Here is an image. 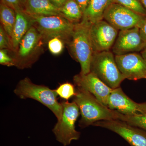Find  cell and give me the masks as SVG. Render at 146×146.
Listing matches in <instances>:
<instances>
[{"mask_svg": "<svg viewBox=\"0 0 146 146\" xmlns=\"http://www.w3.org/2000/svg\"><path fill=\"white\" fill-rule=\"evenodd\" d=\"M1 2L13 9L16 12L18 11L24 10L21 5L22 3L21 0H1Z\"/></svg>", "mask_w": 146, "mask_h": 146, "instance_id": "26", "label": "cell"}, {"mask_svg": "<svg viewBox=\"0 0 146 146\" xmlns=\"http://www.w3.org/2000/svg\"><path fill=\"white\" fill-rule=\"evenodd\" d=\"M141 54L146 61V46L141 52Z\"/></svg>", "mask_w": 146, "mask_h": 146, "instance_id": "30", "label": "cell"}, {"mask_svg": "<svg viewBox=\"0 0 146 146\" xmlns=\"http://www.w3.org/2000/svg\"><path fill=\"white\" fill-rule=\"evenodd\" d=\"M95 126L104 128L115 132L124 139L131 146H146V131L120 120L97 122Z\"/></svg>", "mask_w": 146, "mask_h": 146, "instance_id": "8", "label": "cell"}, {"mask_svg": "<svg viewBox=\"0 0 146 146\" xmlns=\"http://www.w3.org/2000/svg\"><path fill=\"white\" fill-rule=\"evenodd\" d=\"M146 18V16L112 3L106 9L104 20L120 31L135 27L140 28Z\"/></svg>", "mask_w": 146, "mask_h": 146, "instance_id": "7", "label": "cell"}, {"mask_svg": "<svg viewBox=\"0 0 146 146\" xmlns=\"http://www.w3.org/2000/svg\"><path fill=\"white\" fill-rule=\"evenodd\" d=\"M119 120L146 131V114L131 115L122 114Z\"/></svg>", "mask_w": 146, "mask_h": 146, "instance_id": "20", "label": "cell"}, {"mask_svg": "<svg viewBox=\"0 0 146 146\" xmlns=\"http://www.w3.org/2000/svg\"><path fill=\"white\" fill-rule=\"evenodd\" d=\"M112 2L126 7L136 13L146 16V9L140 0H112Z\"/></svg>", "mask_w": 146, "mask_h": 146, "instance_id": "21", "label": "cell"}, {"mask_svg": "<svg viewBox=\"0 0 146 146\" xmlns=\"http://www.w3.org/2000/svg\"><path fill=\"white\" fill-rule=\"evenodd\" d=\"M74 82L78 87L88 91L107 106L108 98L112 89L95 74L90 72L86 74H79L74 76Z\"/></svg>", "mask_w": 146, "mask_h": 146, "instance_id": "13", "label": "cell"}, {"mask_svg": "<svg viewBox=\"0 0 146 146\" xmlns=\"http://www.w3.org/2000/svg\"><path fill=\"white\" fill-rule=\"evenodd\" d=\"M53 5L60 9L67 2L68 0H49Z\"/></svg>", "mask_w": 146, "mask_h": 146, "instance_id": "29", "label": "cell"}, {"mask_svg": "<svg viewBox=\"0 0 146 146\" xmlns=\"http://www.w3.org/2000/svg\"><path fill=\"white\" fill-rule=\"evenodd\" d=\"M0 64L7 66H15L14 60L7 54L6 49L0 50Z\"/></svg>", "mask_w": 146, "mask_h": 146, "instance_id": "25", "label": "cell"}, {"mask_svg": "<svg viewBox=\"0 0 146 146\" xmlns=\"http://www.w3.org/2000/svg\"><path fill=\"white\" fill-rule=\"evenodd\" d=\"M55 91L60 98L67 101L76 95V91L74 86L69 82L60 84Z\"/></svg>", "mask_w": 146, "mask_h": 146, "instance_id": "22", "label": "cell"}, {"mask_svg": "<svg viewBox=\"0 0 146 146\" xmlns=\"http://www.w3.org/2000/svg\"><path fill=\"white\" fill-rule=\"evenodd\" d=\"M120 72L125 79L136 80L146 79V61L136 52L115 55Z\"/></svg>", "mask_w": 146, "mask_h": 146, "instance_id": "11", "label": "cell"}, {"mask_svg": "<svg viewBox=\"0 0 146 146\" xmlns=\"http://www.w3.org/2000/svg\"><path fill=\"white\" fill-rule=\"evenodd\" d=\"M91 24L82 20L74 25L72 37L68 44L73 57L80 64V74L91 72V65L94 51L90 36Z\"/></svg>", "mask_w": 146, "mask_h": 146, "instance_id": "2", "label": "cell"}, {"mask_svg": "<svg viewBox=\"0 0 146 146\" xmlns=\"http://www.w3.org/2000/svg\"><path fill=\"white\" fill-rule=\"evenodd\" d=\"M107 106L124 115L146 114V102L138 103L127 96L121 87L112 89Z\"/></svg>", "mask_w": 146, "mask_h": 146, "instance_id": "14", "label": "cell"}, {"mask_svg": "<svg viewBox=\"0 0 146 146\" xmlns=\"http://www.w3.org/2000/svg\"><path fill=\"white\" fill-rule=\"evenodd\" d=\"M140 31L142 38L146 42V18L140 27Z\"/></svg>", "mask_w": 146, "mask_h": 146, "instance_id": "28", "label": "cell"}, {"mask_svg": "<svg viewBox=\"0 0 146 146\" xmlns=\"http://www.w3.org/2000/svg\"><path fill=\"white\" fill-rule=\"evenodd\" d=\"M26 1L27 0H21V2H22V3L24 5L25 4Z\"/></svg>", "mask_w": 146, "mask_h": 146, "instance_id": "32", "label": "cell"}, {"mask_svg": "<svg viewBox=\"0 0 146 146\" xmlns=\"http://www.w3.org/2000/svg\"><path fill=\"white\" fill-rule=\"evenodd\" d=\"M143 6L146 9V0H140Z\"/></svg>", "mask_w": 146, "mask_h": 146, "instance_id": "31", "label": "cell"}, {"mask_svg": "<svg viewBox=\"0 0 146 146\" xmlns=\"http://www.w3.org/2000/svg\"><path fill=\"white\" fill-rule=\"evenodd\" d=\"M73 102L77 105L81 118L79 126L82 128L104 120H119L122 114L110 109L88 91L77 87Z\"/></svg>", "mask_w": 146, "mask_h": 146, "instance_id": "1", "label": "cell"}, {"mask_svg": "<svg viewBox=\"0 0 146 146\" xmlns=\"http://www.w3.org/2000/svg\"><path fill=\"white\" fill-rule=\"evenodd\" d=\"M24 6V11L29 15L62 16L59 9L53 5L49 0H27Z\"/></svg>", "mask_w": 146, "mask_h": 146, "instance_id": "15", "label": "cell"}, {"mask_svg": "<svg viewBox=\"0 0 146 146\" xmlns=\"http://www.w3.org/2000/svg\"><path fill=\"white\" fill-rule=\"evenodd\" d=\"M119 30L105 20L91 25L90 36L94 52L108 51L112 48Z\"/></svg>", "mask_w": 146, "mask_h": 146, "instance_id": "9", "label": "cell"}, {"mask_svg": "<svg viewBox=\"0 0 146 146\" xmlns=\"http://www.w3.org/2000/svg\"><path fill=\"white\" fill-rule=\"evenodd\" d=\"M42 39L37 30L32 26L19 44L17 54L13 58L15 66L21 69L30 67L34 61L33 54L39 48Z\"/></svg>", "mask_w": 146, "mask_h": 146, "instance_id": "10", "label": "cell"}, {"mask_svg": "<svg viewBox=\"0 0 146 146\" xmlns=\"http://www.w3.org/2000/svg\"><path fill=\"white\" fill-rule=\"evenodd\" d=\"M63 114L53 129L52 131L58 142L63 146L70 145L73 141L80 138V133L75 128V123L79 116V108L75 102L68 101L61 103Z\"/></svg>", "mask_w": 146, "mask_h": 146, "instance_id": "6", "label": "cell"}, {"mask_svg": "<svg viewBox=\"0 0 146 146\" xmlns=\"http://www.w3.org/2000/svg\"><path fill=\"white\" fill-rule=\"evenodd\" d=\"M42 39L49 40L58 37L68 44L72 34L75 24L61 16H39L27 14Z\"/></svg>", "mask_w": 146, "mask_h": 146, "instance_id": "4", "label": "cell"}, {"mask_svg": "<svg viewBox=\"0 0 146 146\" xmlns=\"http://www.w3.org/2000/svg\"><path fill=\"white\" fill-rule=\"evenodd\" d=\"M59 10L62 16L73 23H78L82 20L83 13L76 0H68Z\"/></svg>", "mask_w": 146, "mask_h": 146, "instance_id": "19", "label": "cell"}, {"mask_svg": "<svg viewBox=\"0 0 146 146\" xmlns=\"http://www.w3.org/2000/svg\"><path fill=\"white\" fill-rule=\"evenodd\" d=\"M83 13L89 5L90 0H76Z\"/></svg>", "mask_w": 146, "mask_h": 146, "instance_id": "27", "label": "cell"}, {"mask_svg": "<svg viewBox=\"0 0 146 146\" xmlns=\"http://www.w3.org/2000/svg\"><path fill=\"white\" fill-rule=\"evenodd\" d=\"M146 46L140 28L135 27L120 31L112 50L115 55H119L141 52Z\"/></svg>", "mask_w": 146, "mask_h": 146, "instance_id": "12", "label": "cell"}, {"mask_svg": "<svg viewBox=\"0 0 146 146\" xmlns=\"http://www.w3.org/2000/svg\"><path fill=\"white\" fill-rule=\"evenodd\" d=\"M91 72L112 89L120 87L125 78L120 72L115 56L110 51L94 52Z\"/></svg>", "mask_w": 146, "mask_h": 146, "instance_id": "5", "label": "cell"}, {"mask_svg": "<svg viewBox=\"0 0 146 146\" xmlns=\"http://www.w3.org/2000/svg\"><path fill=\"white\" fill-rule=\"evenodd\" d=\"M112 3V0H90L82 20L92 25L104 20L105 13Z\"/></svg>", "mask_w": 146, "mask_h": 146, "instance_id": "17", "label": "cell"}, {"mask_svg": "<svg viewBox=\"0 0 146 146\" xmlns=\"http://www.w3.org/2000/svg\"><path fill=\"white\" fill-rule=\"evenodd\" d=\"M14 94L22 99L30 98L44 105L60 119L63 114V108L57 100L55 90H52L44 85L33 83L28 78H25L18 83L14 91Z\"/></svg>", "mask_w": 146, "mask_h": 146, "instance_id": "3", "label": "cell"}, {"mask_svg": "<svg viewBox=\"0 0 146 146\" xmlns=\"http://www.w3.org/2000/svg\"><path fill=\"white\" fill-rule=\"evenodd\" d=\"M0 49H11L13 50L10 38L2 25L0 27Z\"/></svg>", "mask_w": 146, "mask_h": 146, "instance_id": "24", "label": "cell"}, {"mask_svg": "<svg viewBox=\"0 0 146 146\" xmlns=\"http://www.w3.org/2000/svg\"><path fill=\"white\" fill-rule=\"evenodd\" d=\"M16 12V23L11 39L12 49L15 52L17 51L21 40L32 26L30 18L24 10Z\"/></svg>", "mask_w": 146, "mask_h": 146, "instance_id": "16", "label": "cell"}, {"mask_svg": "<svg viewBox=\"0 0 146 146\" xmlns=\"http://www.w3.org/2000/svg\"><path fill=\"white\" fill-rule=\"evenodd\" d=\"M0 19L2 26L11 40L16 23V12L13 9L1 1L0 5Z\"/></svg>", "mask_w": 146, "mask_h": 146, "instance_id": "18", "label": "cell"}, {"mask_svg": "<svg viewBox=\"0 0 146 146\" xmlns=\"http://www.w3.org/2000/svg\"><path fill=\"white\" fill-rule=\"evenodd\" d=\"M64 42L58 37H54L48 42V48L50 51L54 55L60 54L64 48Z\"/></svg>", "mask_w": 146, "mask_h": 146, "instance_id": "23", "label": "cell"}]
</instances>
